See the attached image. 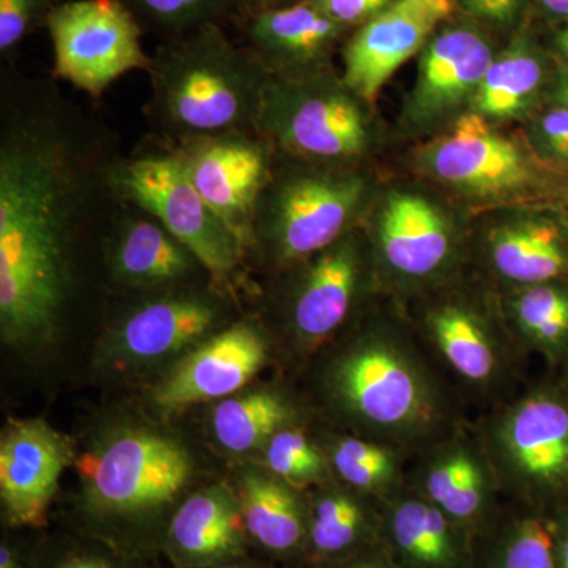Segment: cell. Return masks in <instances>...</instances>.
Wrapping results in <instances>:
<instances>
[{
	"mask_svg": "<svg viewBox=\"0 0 568 568\" xmlns=\"http://www.w3.org/2000/svg\"><path fill=\"white\" fill-rule=\"evenodd\" d=\"M149 132L171 144L231 132H257L268 77L222 26L160 41L151 54Z\"/></svg>",
	"mask_w": 568,
	"mask_h": 568,
	"instance_id": "2",
	"label": "cell"
},
{
	"mask_svg": "<svg viewBox=\"0 0 568 568\" xmlns=\"http://www.w3.org/2000/svg\"><path fill=\"white\" fill-rule=\"evenodd\" d=\"M244 44L271 78L301 80L335 70L349 29L321 13L306 0L246 13L237 24Z\"/></svg>",
	"mask_w": 568,
	"mask_h": 568,
	"instance_id": "15",
	"label": "cell"
},
{
	"mask_svg": "<svg viewBox=\"0 0 568 568\" xmlns=\"http://www.w3.org/2000/svg\"><path fill=\"white\" fill-rule=\"evenodd\" d=\"M73 458L71 443L43 418H11L0 437V503L13 528H41Z\"/></svg>",
	"mask_w": 568,
	"mask_h": 568,
	"instance_id": "17",
	"label": "cell"
},
{
	"mask_svg": "<svg viewBox=\"0 0 568 568\" xmlns=\"http://www.w3.org/2000/svg\"><path fill=\"white\" fill-rule=\"evenodd\" d=\"M338 387L355 413L373 424H407L420 410L416 376L386 346L368 345L349 355L339 366Z\"/></svg>",
	"mask_w": 568,
	"mask_h": 568,
	"instance_id": "21",
	"label": "cell"
},
{
	"mask_svg": "<svg viewBox=\"0 0 568 568\" xmlns=\"http://www.w3.org/2000/svg\"><path fill=\"white\" fill-rule=\"evenodd\" d=\"M257 132L276 152L345 166H365L381 144L373 103L336 70L301 80L271 78Z\"/></svg>",
	"mask_w": 568,
	"mask_h": 568,
	"instance_id": "4",
	"label": "cell"
},
{
	"mask_svg": "<svg viewBox=\"0 0 568 568\" xmlns=\"http://www.w3.org/2000/svg\"><path fill=\"white\" fill-rule=\"evenodd\" d=\"M487 231L493 268L508 282H558L568 275V212L555 205L500 209Z\"/></svg>",
	"mask_w": 568,
	"mask_h": 568,
	"instance_id": "19",
	"label": "cell"
},
{
	"mask_svg": "<svg viewBox=\"0 0 568 568\" xmlns=\"http://www.w3.org/2000/svg\"><path fill=\"white\" fill-rule=\"evenodd\" d=\"M0 568H26L20 555L6 541L0 547Z\"/></svg>",
	"mask_w": 568,
	"mask_h": 568,
	"instance_id": "43",
	"label": "cell"
},
{
	"mask_svg": "<svg viewBox=\"0 0 568 568\" xmlns=\"http://www.w3.org/2000/svg\"><path fill=\"white\" fill-rule=\"evenodd\" d=\"M365 252V235L357 227L315 256L283 268L291 276L284 312L302 342L323 343L345 323L364 278Z\"/></svg>",
	"mask_w": 568,
	"mask_h": 568,
	"instance_id": "16",
	"label": "cell"
},
{
	"mask_svg": "<svg viewBox=\"0 0 568 568\" xmlns=\"http://www.w3.org/2000/svg\"><path fill=\"white\" fill-rule=\"evenodd\" d=\"M545 100H547V103L560 104V106L568 110V71L556 65Z\"/></svg>",
	"mask_w": 568,
	"mask_h": 568,
	"instance_id": "40",
	"label": "cell"
},
{
	"mask_svg": "<svg viewBox=\"0 0 568 568\" xmlns=\"http://www.w3.org/2000/svg\"><path fill=\"white\" fill-rule=\"evenodd\" d=\"M555 70L551 58L536 41L528 36L519 37L496 54L470 112L493 123L529 119L538 100L547 97Z\"/></svg>",
	"mask_w": 568,
	"mask_h": 568,
	"instance_id": "22",
	"label": "cell"
},
{
	"mask_svg": "<svg viewBox=\"0 0 568 568\" xmlns=\"http://www.w3.org/2000/svg\"><path fill=\"white\" fill-rule=\"evenodd\" d=\"M332 21L345 26L351 32L375 20L395 0H306Z\"/></svg>",
	"mask_w": 568,
	"mask_h": 568,
	"instance_id": "37",
	"label": "cell"
},
{
	"mask_svg": "<svg viewBox=\"0 0 568 568\" xmlns=\"http://www.w3.org/2000/svg\"><path fill=\"white\" fill-rule=\"evenodd\" d=\"M265 358L267 342L260 324L234 320L183 355L156 386L153 402L164 410H181L230 398L260 373Z\"/></svg>",
	"mask_w": 568,
	"mask_h": 568,
	"instance_id": "18",
	"label": "cell"
},
{
	"mask_svg": "<svg viewBox=\"0 0 568 568\" xmlns=\"http://www.w3.org/2000/svg\"><path fill=\"white\" fill-rule=\"evenodd\" d=\"M334 466L339 476L355 488L379 487L392 473V457L383 447L347 437L334 450Z\"/></svg>",
	"mask_w": 568,
	"mask_h": 568,
	"instance_id": "34",
	"label": "cell"
},
{
	"mask_svg": "<svg viewBox=\"0 0 568 568\" xmlns=\"http://www.w3.org/2000/svg\"><path fill=\"white\" fill-rule=\"evenodd\" d=\"M394 536L406 555L426 566H446L454 556L443 511L418 500L396 508Z\"/></svg>",
	"mask_w": 568,
	"mask_h": 568,
	"instance_id": "28",
	"label": "cell"
},
{
	"mask_svg": "<svg viewBox=\"0 0 568 568\" xmlns=\"http://www.w3.org/2000/svg\"><path fill=\"white\" fill-rule=\"evenodd\" d=\"M44 31L52 47L51 77L93 103L125 74L151 69L144 29L122 0H63Z\"/></svg>",
	"mask_w": 568,
	"mask_h": 568,
	"instance_id": "9",
	"label": "cell"
},
{
	"mask_svg": "<svg viewBox=\"0 0 568 568\" xmlns=\"http://www.w3.org/2000/svg\"><path fill=\"white\" fill-rule=\"evenodd\" d=\"M123 201L153 213L205 265L213 282L237 295L248 260L233 231L194 189L171 142L145 133L115 164Z\"/></svg>",
	"mask_w": 568,
	"mask_h": 568,
	"instance_id": "5",
	"label": "cell"
},
{
	"mask_svg": "<svg viewBox=\"0 0 568 568\" xmlns=\"http://www.w3.org/2000/svg\"><path fill=\"white\" fill-rule=\"evenodd\" d=\"M104 331V347L129 365H151L189 353L233 323L237 295L213 282L125 295Z\"/></svg>",
	"mask_w": 568,
	"mask_h": 568,
	"instance_id": "8",
	"label": "cell"
},
{
	"mask_svg": "<svg viewBox=\"0 0 568 568\" xmlns=\"http://www.w3.org/2000/svg\"><path fill=\"white\" fill-rule=\"evenodd\" d=\"M63 0H0V63H17L24 41L47 29Z\"/></svg>",
	"mask_w": 568,
	"mask_h": 568,
	"instance_id": "33",
	"label": "cell"
},
{
	"mask_svg": "<svg viewBox=\"0 0 568 568\" xmlns=\"http://www.w3.org/2000/svg\"><path fill=\"white\" fill-rule=\"evenodd\" d=\"M429 328L448 364L469 381H485L495 369V354L484 327L469 310L444 305L429 316Z\"/></svg>",
	"mask_w": 568,
	"mask_h": 568,
	"instance_id": "27",
	"label": "cell"
},
{
	"mask_svg": "<svg viewBox=\"0 0 568 568\" xmlns=\"http://www.w3.org/2000/svg\"><path fill=\"white\" fill-rule=\"evenodd\" d=\"M530 151L549 168L568 166V110L560 104L547 103L534 112L526 130Z\"/></svg>",
	"mask_w": 568,
	"mask_h": 568,
	"instance_id": "35",
	"label": "cell"
},
{
	"mask_svg": "<svg viewBox=\"0 0 568 568\" xmlns=\"http://www.w3.org/2000/svg\"><path fill=\"white\" fill-rule=\"evenodd\" d=\"M379 190L368 164L320 163L275 151L254 209L250 261L283 271L315 256L365 224Z\"/></svg>",
	"mask_w": 568,
	"mask_h": 568,
	"instance_id": "3",
	"label": "cell"
},
{
	"mask_svg": "<svg viewBox=\"0 0 568 568\" xmlns=\"http://www.w3.org/2000/svg\"><path fill=\"white\" fill-rule=\"evenodd\" d=\"M122 138L51 74L0 63V335L51 345L89 280L104 283V244L122 204ZM108 293V291H106Z\"/></svg>",
	"mask_w": 568,
	"mask_h": 568,
	"instance_id": "1",
	"label": "cell"
},
{
	"mask_svg": "<svg viewBox=\"0 0 568 568\" xmlns=\"http://www.w3.org/2000/svg\"><path fill=\"white\" fill-rule=\"evenodd\" d=\"M429 496L452 517L469 518L480 508L481 474L465 454L440 463L428 476Z\"/></svg>",
	"mask_w": 568,
	"mask_h": 568,
	"instance_id": "30",
	"label": "cell"
},
{
	"mask_svg": "<svg viewBox=\"0 0 568 568\" xmlns=\"http://www.w3.org/2000/svg\"><path fill=\"white\" fill-rule=\"evenodd\" d=\"M365 224L377 252L403 278L439 274L458 244L454 213L435 194L413 185L381 189Z\"/></svg>",
	"mask_w": 568,
	"mask_h": 568,
	"instance_id": "12",
	"label": "cell"
},
{
	"mask_svg": "<svg viewBox=\"0 0 568 568\" xmlns=\"http://www.w3.org/2000/svg\"><path fill=\"white\" fill-rule=\"evenodd\" d=\"M503 568H555L552 541L538 519H529L508 545Z\"/></svg>",
	"mask_w": 568,
	"mask_h": 568,
	"instance_id": "36",
	"label": "cell"
},
{
	"mask_svg": "<svg viewBox=\"0 0 568 568\" xmlns=\"http://www.w3.org/2000/svg\"><path fill=\"white\" fill-rule=\"evenodd\" d=\"M540 10L556 21H568V0H536Z\"/></svg>",
	"mask_w": 568,
	"mask_h": 568,
	"instance_id": "42",
	"label": "cell"
},
{
	"mask_svg": "<svg viewBox=\"0 0 568 568\" xmlns=\"http://www.w3.org/2000/svg\"><path fill=\"white\" fill-rule=\"evenodd\" d=\"M194 189L252 253L254 209L274 166L275 149L260 132H231L173 144Z\"/></svg>",
	"mask_w": 568,
	"mask_h": 568,
	"instance_id": "11",
	"label": "cell"
},
{
	"mask_svg": "<svg viewBox=\"0 0 568 568\" xmlns=\"http://www.w3.org/2000/svg\"><path fill=\"white\" fill-rule=\"evenodd\" d=\"M455 9V0H395L343 43V80L366 102L375 103L395 71L420 54Z\"/></svg>",
	"mask_w": 568,
	"mask_h": 568,
	"instance_id": "14",
	"label": "cell"
},
{
	"mask_svg": "<svg viewBox=\"0 0 568 568\" xmlns=\"http://www.w3.org/2000/svg\"><path fill=\"white\" fill-rule=\"evenodd\" d=\"M496 52L473 22H444L418 54L417 78L402 110L409 134L443 133L470 112Z\"/></svg>",
	"mask_w": 568,
	"mask_h": 568,
	"instance_id": "10",
	"label": "cell"
},
{
	"mask_svg": "<svg viewBox=\"0 0 568 568\" xmlns=\"http://www.w3.org/2000/svg\"><path fill=\"white\" fill-rule=\"evenodd\" d=\"M552 171H555L556 190L551 205L568 212V166L552 168Z\"/></svg>",
	"mask_w": 568,
	"mask_h": 568,
	"instance_id": "41",
	"label": "cell"
},
{
	"mask_svg": "<svg viewBox=\"0 0 568 568\" xmlns=\"http://www.w3.org/2000/svg\"><path fill=\"white\" fill-rule=\"evenodd\" d=\"M355 568H379V567H376V566H361V567H355Z\"/></svg>",
	"mask_w": 568,
	"mask_h": 568,
	"instance_id": "47",
	"label": "cell"
},
{
	"mask_svg": "<svg viewBox=\"0 0 568 568\" xmlns=\"http://www.w3.org/2000/svg\"><path fill=\"white\" fill-rule=\"evenodd\" d=\"M144 32L160 41L185 36L205 26L234 28L244 17V0H122Z\"/></svg>",
	"mask_w": 568,
	"mask_h": 568,
	"instance_id": "26",
	"label": "cell"
},
{
	"mask_svg": "<svg viewBox=\"0 0 568 568\" xmlns=\"http://www.w3.org/2000/svg\"><path fill=\"white\" fill-rule=\"evenodd\" d=\"M89 514L114 526H144L173 506L192 477L189 450L148 428L114 433L78 462Z\"/></svg>",
	"mask_w": 568,
	"mask_h": 568,
	"instance_id": "7",
	"label": "cell"
},
{
	"mask_svg": "<svg viewBox=\"0 0 568 568\" xmlns=\"http://www.w3.org/2000/svg\"><path fill=\"white\" fill-rule=\"evenodd\" d=\"M50 568H125L121 564L102 555L82 549H71L59 556Z\"/></svg>",
	"mask_w": 568,
	"mask_h": 568,
	"instance_id": "39",
	"label": "cell"
},
{
	"mask_svg": "<svg viewBox=\"0 0 568 568\" xmlns=\"http://www.w3.org/2000/svg\"><path fill=\"white\" fill-rule=\"evenodd\" d=\"M246 534L261 547L287 552L305 534L304 515L290 488L256 470L242 474L237 489Z\"/></svg>",
	"mask_w": 568,
	"mask_h": 568,
	"instance_id": "24",
	"label": "cell"
},
{
	"mask_svg": "<svg viewBox=\"0 0 568 568\" xmlns=\"http://www.w3.org/2000/svg\"><path fill=\"white\" fill-rule=\"evenodd\" d=\"M297 2V0H244L245 13L275 9V7L287 6V3Z\"/></svg>",
	"mask_w": 568,
	"mask_h": 568,
	"instance_id": "44",
	"label": "cell"
},
{
	"mask_svg": "<svg viewBox=\"0 0 568 568\" xmlns=\"http://www.w3.org/2000/svg\"><path fill=\"white\" fill-rule=\"evenodd\" d=\"M514 315L530 338L559 345L568 338V287L558 282L523 287L514 301Z\"/></svg>",
	"mask_w": 568,
	"mask_h": 568,
	"instance_id": "29",
	"label": "cell"
},
{
	"mask_svg": "<svg viewBox=\"0 0 568 568\" xmlns=\"http://www.w3.org/2000/svg\"><path fill=\"white\" fill-rule=\"evenodd\" d=\"M282 396L268 390L231 396L213 407L212 432L231 454H246L264 446L290 420Z\"/></svg>",
	"mask_w": 568,
	"mask_h": 568,
	"instance_id": "25",
	"label": "cell"
},
{
	"mask_svg": "<svg viewBox=\"0 0 568 568\" xmlns=\"http://www.w3.org/2000/svg\"><path fill=\"white\" fill-rule=\"evenodd\" d=\"M244 515L237 493L219 484L201 489L175 508L166 547L183 568H209L244 555Z\"/></svg>",
	"mask_w": 568,
	"mask_h": 568,
	"instance_id": "20",
	"label": "cell"
},
{
	"mask_svg": "<svg viewBox=\"0 0 568 568\" xmlns=\"http://www.w3.org/2000/svg\"><path fill=\"white\" fill-rule=\"evenodd\" d=\"M422 174L462 200L485 207L552 203L555 171L528 142L500 133L495 123L467 112L417 152Z\"/></svg>",
	"mask_w": 568,
	"mask_h": 568,
	"instance_id": "6",
	"label": "cell"
},
{
	"mask_svg": "<svg viewBox=\"0 0 568 568\" xmlns=\"http://www.w3.org/2000/svg\"><path fill=\"white\" fill-rule=\"evenodd\" d=\"M209 568H253L246 566V564L239 562V560H231V562L219 564V566H213Z\"/></svg>",
	"mask_w": 568,
	"mask_h": 568,
	"instance_id": "45",
	"label": "cell"
},
{
	"mask_svg": "<svg viewBox=\"0 0 568 568\" xmlns=\"http://www.w3.org/2000/svg\"><path fill=\"white\" fill-rule=\"evenodd\" d=\"M265 465L275 477L294 485L315 480L324 470L323 457L302 433L280 429L265 444Z\"/></svg>",
	"mask_w": 568,
	"mask_h": 568,
	"instance_id": "32",
	"label": "cell"
},
{
	"mask_svg": "<svg viewBox=\"0 0 568 568\" xmlns=\"http://www.w3.org/2000/svg\"><path fill=\"white\" fill-rule=\"evenodd\" d=\"M526 0H455L467 17L496 29L517 24Z\"/></svg>",
	"mask_w": 568,
	"mask_h": 568,
	"instance_id": "38",
	"label": "cell"
},
{
	"mask_svg": "<svg viewBox=\"0 0 568 568\" xmlns=\"http://www.w3.org/2000/svg\"><path fill=\"white\" fill-rule=\"evenodd\" d=\"M562 568H568V532L562 549Z\"/></svg>",
	"mask_w": 568,
	"mask_h": 568,
	"instance_id": "46",
	"label": "cell"
},
{
	"mask_svg": "<svg viewBox=\"0 0 568 568\" xmlns=\"http://www.w3.org/2000/svg\"><path fill=\"white\" fill-rule=\"evenodd\" d=\"M562 28H564V29H566V31L568 32V21H567V22H564Z\"/></svg>",
	"mask_w": 568,
	"mask_h": 568,
	"instance_id": "48",
	"label": "cell"
},
{
	"mask_svg": "<svg viewBox=\"0 0 568 568\" xmlns=\"http://www.w3.org/2000/svg\"><path fill=\"white\" fill-rule=\"evenodd\" d=\"M364 515L351 497L325 496L316 504L310 537L321 555H338L353 547L361 534Z\"/></svg>",
	"mask_w": 568,
	"mask_h": 568,
	"instance_id": "31",
	"label": "cell"
},
{
	"mask_svg": "<svg viewBox=\"0 0 568 568\" xmlns=\"http://www.w3.org/2000/svg\"><path fill=\"white\" fill-rule=\"evenodd\" d=\"M506 443L526 476L548 484L568 477V409L555 399L523 403L508 420Z\"/></svg>",
	"mask_w": 568,
	"mask_h": 568,
	"instance_id": "23",
	"label": "cell"
},
{
	"mask_svg": "<svg viewBox=\"0 0 568 568\" xmlns=\"http://www.w3.org/2000/svg\"><path fill=\"white\" fill-rule=\"evenodd\" d=\"M211 278L200 257L153 213L122 201L104 244L108 293L125 297Z\"/></svg>",
	"mask_w": 568,
	"mask_h": 568,
	"instance_id": "13",
	"label": "cell"
}]
</instances>
